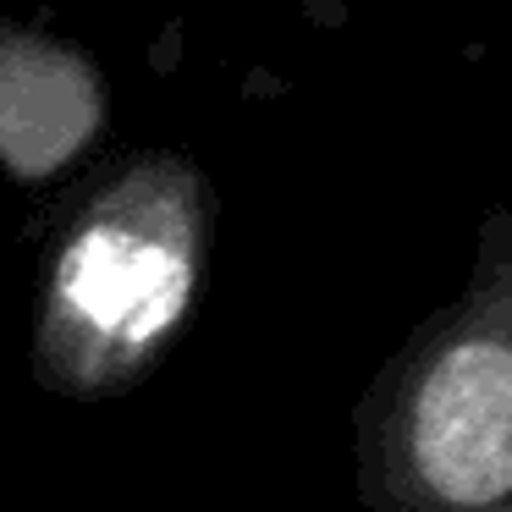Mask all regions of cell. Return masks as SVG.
<instances>
[{"label": "cell", "mask_w": 512, "mask_h": 512, "mask_svg": "<svg viewBox=\"0 0 512 512\" xmlns=\"http://www.w3.org/2000/svg\"><path fill=\"white\" fill-rule=\"evenodd\" d=\"M215 226V182L182 149H127L94 171L39 248L34 386L61 402H111L144 386L204 298Z\"/></svg>", "instance_id": "obj_1"}, {"label": "cell", "mask_w": 512, "mask_h": 512, "mask_svg": "<svg viewBox=\"0 0 512 512\" xmlns=\"http://www.w3.org/2000/svg\"><path fill=\"white\" fill-rule=\"evenodd\" d=\"M364 512H512V204L479 221L474 259L353 402Z\"/></svg>", "instance_id": "obj_2"}, {"label": "cell", "mask_w": 512, "mask_h": 512, "mask_svg": "<svg viewBox=\"0 0 512 512\" xmlns=\"http://www.w3.org/2000/svg\"><path fill=\"white\" fill-rule=\"evenodd\" d=\"M111 127L105 72L50 28L0 17V171L50 188L100 149Z\"/></svg>", "instance_id": "obj_3"}]
</instances>
